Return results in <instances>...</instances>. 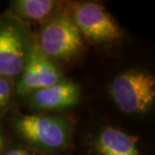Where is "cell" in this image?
<instances>
[{
    "label": "cell",
    "mask_w": 155,
    "mask_h": 155,
    "mask_svg": "<svg viewBox=\"0 0 155 155\" xmlns=\"http://www.w3.org/2000/svg\"><path fill=\"white\" fill-rule=\"evenodd\" d=\"M58 2L52 0H15L11 2V10L15 16L25 21L38 22L55 16Z\"/></svg>",
    "instance_id": "obj_9"
},
{
    "label": "cell",
    "mask_w": 155,
    "mask_h": 155,
    "mask_svg": "<svg viewBox=\"0 0 155 155\" xmlns=\"http://www.w3.org/2000/svg\"><path fill=\"white\" fill-rule=\"evenodd\" d=\"M29 51L26 32L20 24L0 23V75L9 80L21 75Z\"/></svg>",
    "instance_id": "obj_5"
},
{
    "label": "cell",
    "mask_w": 155,
    "mask_h": 155,
    "mask_svg": "<svg viewBox=\"0 0 155 155\" xmlns=\"http://www.w3.org/2000/svg\"><path fill=\"white\" fill-rule=\"evenodd\" d=\"M6 155H31V154L23 149H13L9 151Z\"/></svg>",
    "instance_id": "obj_11"
},
{
    "label": "cell",
    "mask_w": 155,
    "mask_h": 155,
    "mask_svg": "<svg viewBox=\"0 0 155 155\" xmlns=\"http://www.w3.org/2000/svg\"><path fill=\"white\" fill-rule=\"evenodd\" d=\"M84 38L70 15L60 13L46 21L39 35V51L49 60H70L81 51Z\"/></svg>",
    "instance_id": "obj_3"
},
{
    "label": "cell",
    "mask_w": 155,
    "mask_h": 155,
    "mask_svg": "<svg viewBox=\"0 0 155 155\" xmlns=\"http://www.w3.org/2000/svg\"><path fill=\"white\" fill-rule=\"evenodd\" d=\"M11 95L10 80L0 75V108L7 103Z\"/></svg>",
    "instance_id": "obj_10"
},
{
    "label": "cell",
    "mask_w": 155,
    "mask_h": 155,
    "mask_svg": "<svg viewBox=\"0 0 155 155\" xmlns=\"http://www.w3.org/2000/svg\"><path fill=\"white\" fill-rule=\"evenodd\" d=\"M1 146H2V138H1V134H0V149H1Z\"/></svg>",
    "instance_id": "obj_12"
},
{
    "label": "cell",
    "mask_w": 155,
    "mask_h": 155,
    "mask_svg": "<svg viewBox=\"0 0 155 155\" xmlns=\"http://www.w3.org/2000/svg\"><path fill=\"white\" fill-rule=\"evenodd\" d=\"M64 81L58 66L39 51L38 45L30 48L24 69L17 83L16 92L19 96L31 95L38 90Z\"/></svg>",
    "instance_id": "obj_6"
},
{
    "label": "cell",
    "mask_w": 155,
    "mask_h": 155,
    "mask_svg": "<svg viewBox=\"0 0 155 155\" xmlns=\"http://www.w3.org/2000/svg\"><path fill=\"white\" fill-rule=\"evenodd\" d=\"M74 23L83 38L96 42L114 41L121 38V29L103 5L96 2L78 3L73 9Z\"/></svg>",
    "instance_id": "obj_4"
},
{
    "label": "cell",
    "mask_w": 155,
    "mask_h": 155,
    "mask_svg": "<svg viewBox=\"0 0 155 155\" xmlns=\"http://www.w3.org/2000/svg\"><path fill=\"white\" fill-rule=\"evenodd\" d=\"M16 130L26 142L46 151L66 147L71 138V126L58 115H22L16 121Z\"/></svg>",
    "instance_id": "obj_2"
},
{
    "label": "cell",
    "mask_w": 155,
    "mask_h": 155,
    "mask_svg": "<svg viewBox=\"0 0 155 155\" xmlns=\"http://www.w3.org/2000/svg\"><path fill=\"white\" fill-rule=\"evenodd\" d=\"M99 155H140L134 138L122 130L107 127L95 142Z\"/></svg>",
    "instance_id": "obj_8"
},
{
    "label": "cell",
    "mask_w": 155,
    "mask_h": 155,
    "mask_svg": "<svg viewBox=\"0 0 155 155\" xmlns=\"http://www.w3.org/2000/svg\"><path fill=\"white\" fill-rule=\"evenodd\" d=\"M111 98L126 114H144L155 101V78L144 70H128L118 75L110 86Z\"/></svg>",
    "instance_id": "obj_1"
},
{
    "label": "cell",
    "mask_w": 155,
    "mask_h": 155,
    "mask_svg": "<svg viewBox=\"0 0 155 155\" xmlns=\"http://www.w3.org/2000/svg\"><path fill=\"white\" fill-rule=\"evenodd\" d=\"M80 98L79 85L64 80L32 93L30 104L35 109L40 111H61L76 106Z\"/></svg>",
    "instance_id": "obj_7"
}]
</instances>
